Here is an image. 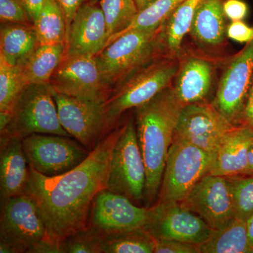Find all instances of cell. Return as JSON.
<instances>
[{
  "label": "cell",
  "instance_id": "cell-28",
  "mask_svg": "<svg viewBox=\"0 0 253 253\" xmlns=\"http://www.w3.org/2000/svg\"><path fill=\"white\" fill-rule=\"evenodd\" d=\"M184 1L185 0H156L146 9L138 12L124 31L110 38L106 46L127 32L136 30H154L161 27Z\"/></svg>",
  "mask_w": 253,
  "mask_h": 253
},
{
  "label": "cell",
  "instance_id": "cell-32",
  "mask_svg": "<svg viewBox=\"0 0 253 253\" xmlns=\"http://www.w3.org/2000/svg\"><path fill=\"white\" fill-rule=\"evenodd\" d=\"M104 236L87 226L68 236L59 244L60 253H102Z\"/></svg>",
  "mask_w": 253,
  "mask_h": 253
},
{
  "label": "cell",
  "instance_id": "cell-12",
  "mask_svg": "<svg viewBox=\"0 0 253 253\" xmlns=\"http://www.w3.org/2000/svg\"><path fill=\"white\" fill-rule=\"evenodd\" d=\"M53 90V89H52ZM60 122L71 137L90 151L109 131L104 103L53 91Z\"/></svg>",
  "mask_w": 253,
  "mask_h": 253
},
{
  "label": "cell",
  "instance_id": "cell-14",
  "mask_svg": "<svg viewBox=\"0 0 253 253\" xmlns=\"http://www.w3.org/2000/svg\"><path fill=\"white\" fill-rule=\"evenodd\" d=\"M234 126L212 104L186 105L181 109L173 139L186 141L214 156L223 137Z\"/></svg>",
  "mask_w": 253,
  "mask_h": 253
},
{
  "label": "cell",
  "instance_id": "cell-24",
  "mask_svg": "<svg viewBox=\"0 0 253 253\" xmlns=\"http://www.w3.org/2000/svg\"><path fill=\"white\" fill-rule=\"evenodd\" d=\"M66 44L40 45L21 71L28 85L49 84L50 80L63 59Z\"/></svg>",
  "mask_w": 253,
  "mask_h": 253
},
{
  "label": "cell",
  "instance_id": "cell-26",
  "mask_svg": "<svg viewBox=\"0 0 253 253\" xmlns=\"http://www.w3.org/2000/svg\"><path fill=\"white\" fill-rule=\"evenodd\" d=\"M27 86L21 68L0 59V131L9 122L11 111Z\"/></svg>",
  "mask_w": 253,
  "mask_h": 253
},
{
  "label": "cell",
  "instance_id": "cell-1",
  "mask_svg": "<svg viewBox=\"0 0 253 253\" xmlns=\"http://www.w3.org/2000/svg\"><path fill=\"white\" fill-rule=\"evenodd\" d=\"M123 127L105 136L87 158L74 169L54 176L30 167L26 193L36 201L49 239L58 245L86 229L95 196L106 189L111 154Z\"/></svg>",
  "mask_w": 253,
  "mask_h": 253
},
{
  "label": "cell",
  "instance_id": "cell-7",
  "mask_svg": "<svg viewBox=\"0 0 253 253\" xmlns=\"http://www.w3.org/2000/svg\"><path fill=\"white\" fill-rule=\"evenodd\" d=\"M49 239L45 223L35 200L27 193L1 203L0 242L13 248L16 253H36Z\"/></svg>",
  "mask_w": 253,
  "mask_h": 253
},
{
  "label": "cell",
  "instance_id": "cell-9",
  "mask_svg": "<svg viewBox=\"0 0 253 253\" xmlns=\"http://www.w3.org/2000/svg\"><path fill=\"white\" fill-rule=\"evenodd\" d=\"M22 145L30 167L47 176L74 169L91 151L76 139L56 134H31L22 139Z\"/></svg>",
  "mask_w": 253,
  "mask_h": 253
},
{
  "label": "cell",
  "instance_id": "cell-34",
  "mask_svg": "<svg viewBox=\"0 0 253 253\" xmlns=\"http://www.w3.org/2000/svg\"><path fill=\"white\" fill-rule=\"evenodd\" d=\"M155 253H200L199 246L174 241L156 240Z\"/></svg>",
  "mask_w": 253,
  "mask_h": 253
},
{
  "label": "cell",
  "instance_id": "cell-18",
  "mask_svg": "<svg viewBox=\"0 0 253 253\" xmlns=\"http://www.w3.org/2000/svg\"><path fill=\"white\" fill-rule=\"evenodd\" d=\"M109 40L107 25L99 4L86 1L73 18L66 42V55L96 56Z\"/></svg>",
  "mask_w": 253,
  "mask_h": 253
},
{
  "label": "cell",
  "instance_id": "cell-41",
  "mask_svg": "<svg viewBox=\"0 0 253 253\" xmlns=\"http://www.w3.org/2000/svg\"><path fill=\"white\" fill-rule=\"evenodd\" d=\"M156 1V0H134L138 10H139V11H142V10L146 9L148 6L152 4L153 3L155 2Z\"/></svg>",
  "mask_w": 253,
  "mask_h": 253
},
{
  "label": "cell",
  "instance_id": "cell-25",
  "mask_svg": "<svg viewBox=\"0 0 253 253\" xmlns=\"http://www.w3.org/2000/svg\"><path fill=\"white\" fill-rule=\"evenodd\" d=\"M200 0H185L165 23L163 43L166 54L178 57L182 49V42L189 33L195 10Z\"/></svg>",
  "mask_w": 253,
  "mask_h": 253
},
{
  "label": "cell",
  "instance_id": "cell-13",
  "mask_svg": "<svg viewBox=\"0 0 253 253\" xmlns=\"http://www.w3.org/2000/svg\"><path fill=\"white\" fill-rule=\"evenodd\" d=\"M253 76V41L234 55L221 75L212 104L234 126L239 125Z\"/></svg>",
  "mask_w": 253,
  "mask_h": 253
},
{
  "label": "cell",
  "instance_id": "cell-10",
  "mask_svg": "<svg viewBox=\"0 0 253 253\" xmlns=\"http://www.w3.org/2000/svg\"><path fill=\"white\" fill-rule=\"evenodd\" d=\"M145 229L156 240H174L200 245L213 229L196 213L181 203H157L149 208Z\"/></svg>",
  "mask_w": 253,
  "mask_h": 253
},
{
  "label": "cell",
  "instance_id": "cell-37",
  "mask_svg": "<svg viewBox=\"0 0 253 253\" xmlns=\"http://www.w3.org/2000/svg\"><path fill=\"white\" fill-rule=\"evenodd\" d=\"M86 1L88 0H56L60 9L62 11L66 23V38L73 18L77 14L80 8Z\"/></svg>",
  "mask_w": 253,
  "mask_h": 253
},
{
  "label": "cell",
  "instance_id": "cell-27",
  "mask_svg": "<svg viewBox=\"0 0 253 253\" xmlns=\"http://www.w3.org/2000/svg\"><path fill=\"white\" fill-rule=\"evenodd\" d=\"M33 27L40 45L66 44V23L56 0H46Z\"/></svg>",
  "mask_w": 253,
  "mask_h": 253
},
{
  "label": "cell",
  "instance_id": "cell-33",
  "mask_svg": "<svg viewBox=\"0 0 253 253\" xmlns=\"http://www.w3.org/2000/svg\"><path fill=\"white\" fill-rule=\"evenodd\" d=\"M1 23L33 24L21 0H0Z\"/></svg>",
  "mask_w": 253,
  "mask_h": 253
},
{
  "label": "cell",
  "instance_id": "cell-20",
  "mask_svg": "<svg viewBox=\"0 0 253 253\" xmlns=\"http://www.w3.org/2000/svg\"><path fill=\"white\" fill-rule=\"evenodd\" d=\"M225 0H200L196 6L189 34L201 49L211 51L222 47L226 42Z\"/></svg>",
  "mask_w": 253,
  "mask_h": 253
},
{
  "label": "cell",
  "instance_id": "cell-23",
  "mask_svg": "<svg viewBox=\"0 0 253 253\" xmlns=\"http://www.w3.org/2000/svg\"><path fill=\"white\" fill-rule=\"evenodd\" d=\"M199 248L200 253H253L246 221L238 218L226 227L213 230L209 239Z\"/></svg>",
  "mask_w": 253,
  "mask_h": 253
},
{
  "label": "cell",
  "instance_id": "cell-36",
  "mask_svg": "<svg viewBox=\"0 0 253 253\" xmlns=\"http://www.w3.org/2000/svg\"><path fill=\"white\" fill-rule=\"evenodd\" d=\"M223 9L231 21H244L249 14V6L242 0H225Z\"/></svg>",
  "mask_w": 253,
  "mask_h": 253
},
{
  "label": "cell",
  "instance_id": "cell-8",
  "mask_svg": "<svg viewBox=\"0 0 253 253\" xmlns=\"http://www.w3.org/2000/svg\"><path fill=\"white\" fill-rule=\"evenodd\" d=\"M146 184V166L138 141L135 122L131 120L123 126L113 148L106 189L138 204L144 201Z\"/></svg>",
  "mask_w": 253,
  "mask_h": 253
},
{
  "label": "cell",
  "instance_id": "cell-2",
  "mask_svg": "<svg viewBox=\"0 0 253 253\" xmlns=\"http://www.w3.org/2000/svg\"><path fill=\"white\" fill-rule=\"evenodd\" d=\"M183 107L170 86L135 109L136 134L146 169L144 201L147 208L159 196L168 152Z\"/></svg>",
  "mask_w": 253,
  "mask_h": 253
},
{
  "label": "cell",
  "instance_id": "cell-21",
  "mask_svg": "<svg viewBox=\"0 0 253 253\" xmlns=\"http://www.w3.org/2000/svg\"><path fill=\"white\" fill-rule=\"evenodd\" d=\"M30 166L23 151L22 139L1 140L0 153V200L26 193Z\"/></svg>",
  "mask_w": 253,
  "mask_h": 253
},
{
  "label": "cell",
  "instance_id": "cell-31",
  "mask_svg": "<svg viewBox=\"0 0 253 253\" xmlns=\"http://www.w3.org/2000/svg\"><path fill=\"white\" fill-rule=\"evenodd\" d=\"M226 178L230 184L236 217L247 221L253 214V175Z\"/></svg>",
  "mask_w": 253,
  "mask_h": 253
},
{
  "label": "cell",
  "instance_id": "cell-4",
  "mask_svg": "<svg viewBox=\"0 0 253 253\" xmlns=\"http://www.w3.org/2000/svg\"><path fill=\"white\" fill-rule=\"evenodd\" d=\"M179 65V57L161 56L114 86L104 103L109 129L123 113L139 107L172 85Z\"/></svg>",
  "mask_w": 253,
  "mask_h": 253
},
{
  "label": "cell",
  "instance_id": "cell-30",
  "mask_svg": "<svg viewBox=\"0 0 253 253\" xmlns=\"http://www.w3.org/2000/svg\"><path fill=\"white\" fill-rule=\"evenodd\" d=\"M98 4L106 19L109 40L124 31L139 12L134 0H99Z\"/></svg>",
  "mask_w": 253,
  "mask_h": 253
},
{
  "label": "cell",
  "instance_id": "cell-17",
  "mask_svg": "<svg viewBox=\"0 0 253 253\" xmlns=\"http://www.w3.org/2000/svg\"><path fill=\"white\" fill-rule=\"evenodd\" d=\"M172 89L183 106L206 102L214 82L217 61L201 53L181 50Z\"/></svg>",
  "mask_w": 253,
  "mask_h": 253
},
{
  "label": "cell",
  "instance_id": "cell-15",
  "mask_svg": "<svg viewBox=\"0 0 253 253\" xmlns=\"http://www.w3.org/2000/svg\"><path fill=\"white\" fill-rule=\"evenodd\" d=\"M149 208L136 206L123 195L107 189L95 196L88 226L103 236L144 229Z\"/></svg>",
  "mask_w": 253,
  "mask_h": 253
},
{
  "label": "cell",
  "instance_id": "cell-39",
  "mask_svg": "<svg viewBox=\"0 0 253 253\" xmlns=\"http://www.w3.org/2000/svg\"><path fill=\"white\" fill-rule=\"evenodd\" d=\"M21 1L26 8L33 23L41 14L45 4L46 0H21Z\"/></svg>",
  "mask_w": 253,
  "mask_h": 253
},
{
  "label": "cell",
  "instance_id": "cell-29",
  "mask_svg": "<svg viewBox=\"0 0 253 253\" xmlns=\"http://www.w3.org/2000/svg\"><path fill=\"white\" fill-rule=\"evenodd\" d=\"M156 241L145 229L104 236L102 253H154Z\"/></svg>",
  "mask_w": 253,
  "mask_h": 253
},
{
  "label": "cell",
  "instance_id": "cell-5",
  "mask_svg": "<svg viewBox=\"0 0 253 253\" xmlns=\"http://www.w3.org/2000/svg\"><path fill=\"white\" fill-rule=\"evenodd\" d=\"M33 134L70 136L63 129L49 84L26 86L11 113L9 122L1 130V140L24 139Z\"/></svg>",
  "mask_w": 253,
  "mask_h": 253
},
{
  "label": "cell",
  "instance_id": "cell-35",
  "mask_svg": "<svg viewBox=\"0 0 253 253\" xmlns=\"http://www.w3.org/2000/svg\"><path fill=\"white\" fill-rule=\"evenodd\" d=\"M226 36L240 43H247L253 41V27L243 21H231L226 28Z\"/></svg>",
  "mask_w": 253,
  "mask_h": 253
},
{
  "label": "cell",
  "instance_id": "cell-22",
  "mask_svg": "<svg viewBox=\"0 0 253 253\" xmlns=\"http://www.w3.org/2000/svg\"><path fill=\"white\" fill-rule=\"evenodd\" d=\"M40 46L33 24L1 23L0 59L23 68Z\"/></svg>",
  "mask_w": 253,
  "mask_h": 253
},
{
  "label": "cell",
  "instance_id": "cell-42",
  "mask_svg": "<svg viewBox=\"0 0 253 253\" xmlns=\"http://www.w3.org/2000/svg\"><path fill=\"white\" fill-rule=\"evenodd\" d=\"M247 224L248 235L249 241L253 246V214L246 221Z\"/></svg>",
  "mask_w": 253,
  "mask_h": 253
},
{
  "label": "cell",
  "instance_id": "cell-40",
  "mask_svg": "<svg viewBox=\"0 0 253 253\" xmlns=\"http://www.w3.org/2000/svg\"><path fill=\"white\" fill-rule=\"evenodd\" d=\"M242 175H253V142L250 147L249 154H248L247 166Z\"/></svg>",
  "mask_w": 253,
  "mask_h": 253
},
{
  "label": "cell",
  "instance_id": "cell-16",
  "mask_svg": "<svg viewBox=\"0 0 253 253\" xmlns=\"http://www.w3.org/2000/svg\"><path fill=\"white\" fill-rule=\"evenodd\" d=\"M204 219L213 230H219L236 219L230 184L227 178L208 174L181 202Z\"/></svg>",
  "mask_w": 253,
  "mask_h": 253
},
{
  "label": "cell",
  "instance_id": "cell-38",
  "mask_svg": "<svg viewBox=\"0 0 253 253\" xmlns=\"http://www.w3.org/2000/svg\"><path fill=\"white\" fill-rule=\"evenodd\" d=\"M241 124L247 125L253 128V76L244 111L241 115L239 125Z\"/></svg>",
  "mask_w": 253,
  "mask_h": 253
},
{
  "label": "cell",
  "instance_id": "cell-43",
  "mask_svg": "<svg viewBox=\"0 0 253 253\" xmlns=\"http://www.w3.org/2000/svg\"><path fill=\"white\" fill-rule=\"evenodd\" d=\"M89 2L92 3V4H98L99 3V0H88Z\"/></svg>",
  "mask_w": 253,
  "mask_h": 253
},
{
  "label": "cell",
  "instance_id": "cell-11",
  "mask_svg": "<svg viewBox=\"0 0 253 253\" xmlns=\"http://www.w3.org/2000/svg\"><path fill=\"white\" fill-rule=\"evenodd\" d=\"M55 92L105 102L112 89L100 72L96 57L89 55H66L49 82Z\"/></svg>",
  "mask_w": 253,
  "mask_h": 253
},
{
  "label": "cell",
  "instance_id": "cell-6",
  "mask_svg": "<svg viewBox=\"0 0 253 253\" xmlns=\"http://www.w3.org/2000/svg\"><path fill=\"white\" fill-rule=\"evenodd\" d=\"M214 156L194 145L173 139L168 152L158 203H181L211 172Z\"/></svg>",
  "mask_w": 253,
  "mask_h": 253
},
{
  "label": "cell",
  "instance_id": "cell-19",
  "mask_svg": "<svg viewBox=\"0 0 253 253\" xmlns=\"http://www.w3.org/2000/svg\"><path fill=\"white\" fill-rule=\"evenodd\" d=\"M253 142V127L244 124L233 126L223 137L209 174L224 177L242 175Z\"/></svg>",
  "mask_w": 253,
  "mask_h": 253
},
{
  "label": "cell",
  "instance_id": "cell-3",
  "mask_svg": "<svg viewBox=\"0 0 253 253\" xmlns=\"http://www.w3.org/2000/svg\"><path fill=\"white\" fill-rule=\"evenodd\" d=\"M164 26L127 32L95 56L101 76L111 89L136 70L167 56L163 43Z\"/></svg>",
  "mask_w": 253,
  "mask_h": 253
}]
</instances>
